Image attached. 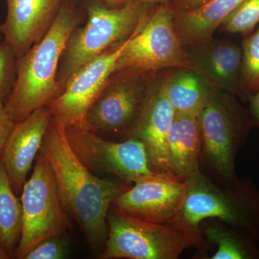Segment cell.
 Listing matches in <instances>:
<instances>
[{
    "instance_id": "obj_1",
    "label": "cell",
    "mask_w": 259,
    "mask_h": 259,
    "mask_svg": "<svg viewBox=\"0 0 259 259\" xmlns=\"http://www.w3.org/2000/svg\"><path fill=\"white\" fill-rule=\"evenodd\" d=\"M40 151L50 163L66 210L76 220L91 248L100 249L106 241L107 218L112 202L131 185L100 178L89 170L71 148L66 126L54 117Z\"/></svg>"
},
{
    "instance_id": "obj_2",
    "label": "cell",
    "mask_w": 259,
    "mask_h": 259,
    "mask_svg": "<svg viewBox=\"0 0 259 259\" xmlns=\"http://www.w3.org/2000/svg\"><path fill=\"white\" fill-rule=\"evenodd\" d=\"M81 19L74 7L62 3L49 31L18 58L15 85L5 102L15 123L47 106L61 93L57 76L61 57Z\"/></svg>"
},
{
    "instance_id": "obj_3",
    "label": "cell",
    "mask_w": 259,
    "mask_h": 259,
    "mask_svg": "<svg viewBox=\"0 0 259 259\" xmlns=\"http://www.w3.org/2000/svg\"><path fill=\"white\" fill-rule=\"evenodd\" d=\"M184 182L185 199L174 221L201 231L202 221L214 218L248 232L259 245V189L250 177L219 185L199 170Z\"/></svg>"
},
{
    "instance_id": "obj_4",
    "label": "cell",
    "mask_w": 259,
    "mask_h": 259,
    "mask_svg": "<svg viewBox=\"0 0 259 259\" xmlns=\"http://www.w3.org/2000/svg\"><path fill=\"white\" fill-rule=\"evenodd\" d=\"M197 116L200 168L221 185H234L239 180L236 159L253 127L248 109L242 106L236 96L214 88Z\"/></svg>"
},
{
    "instance_id": "obj_5",
    "label": "cell",
    "mask_w": 259,
    "mask_h": 259,
    "mask_svg": "<svg viewBox=\"0 0 259 259\" xmlns=\"http://www.w3.org/2000/svg\"><path fill=\"white\" fill-rule=\"evenodd\" d=\"M102 259H177L189 248H207L201 231L176 221L148 222L110 207Z\"/></svg>"
},
{
    "instance_id": "obj_6",
    "label": "cell",
    "mask_w": 259,
    "mask_h": 259,
    "mask_svg": "<svg viewBox=\"0 0 259 259\" xmlns=\"http://www.w3.org/2000/svg\"><path fill=\"white\" fill-rule=\"evenodd\" d=\"M153 7L140 0L116 8L90 5L86 24L71 32L61 57L57 76L61 93L66 81L81 66L120 45L144 25Z\"/></svg>"
},
{
    "instance_id": "obj_7",
    "label": "cell",
    "mask_w": 259,
    "mask_h": 259,
    "mask_svg": "<svg viewBox=\"0 0 259 259\" xmlns=\"http://www.w3.org/2000/svg\"><path fill=\"white\" fill-rule=\"evenodd\" d=\"M158 72L126 69L113 73L86 115L88 130L122 141L137 122Z\"/></svg>"
},
{
    "instance_id": "obj_8",
    "label": "cell",
    "mask_w": 259,
    "mask_h": 259,
    "mask_svg": "<svg viewBox=\"0 0 259 259\" xmlns=\"http://www.w3.org/2000/svg\"><path fill=\"white\" fill-rule=\"evenodd\" d=\"M23 224L14 257L23 259L32 248L47 238L63 236L71 228L54 172L40 151L31 177L22 190Z\"/></svg>"
},
{
    "instance_id": "obj_9",
    "label": "cell",
    "mask_w": 259,
    "mask_h": 259,
    "mask_svg": "<svg viewBox=\"0 0 259 259\" xmlns=\"http://www.w3.org/2000/svg\"><path fill=\"white\" fill-rule=\"evenodd\" d=\"M174 19L175 13L166 4L154 8L146 23L130 37L113 73L126 69L148 72L171 68L194 69L177 35Z\"/></svg>"
},
{
    "instance_id": "obj_10",
    "label": "cell",
    "mask_w": 259,
    "mask_h": 259,
    "mask_svg": "<svg viewBox=\"0 0 259 259\" xmlns=\"http://www.w3.org/2000/svg\"><path fill=\"white\" fill-rule=\"evenodd\" d=\"M66 131L73 151L93 173L112 175L128 185L161 175L153 171L146 148L139 140L110 141L79 127H66Z\"/></svg>"
},
{
    "instance_id": "obj_11",
    "label": "cell",
    "mask_w": 259,
    "mask_h": 259,
    "mask_svg": "<svg viewBox=\"0 0 259 259\" xmlns=\"http://www.w3.org/2000/svg\"><path fill=\"white\" fill-rule=\"evenodd\" d=\"M131 36L120 45L94 58L69 78L61 93L48 105L53 117L66 127L88 129L85 119L89 109L113 74L116 61Z\"/></svg>"
},
{
    "instance_id": "obj_12",
    "label": "cell",
    "mask_w": 259,
    "mask_h": 259,
    "mask_svg": "<svg viewBox=\"0 0 259 259\" xmlns=\"http://www.w3.org/2000/svg\"><path fill=\"white\" fill-rule=\"evenodd\" d=\"M185 194L184 181L158 175L135 182L114 199L111 207L148 222L171 223L182 209Z\"/></svg>"
},
{
    "instance_id": "obj_13",
    "label": "cell",
    "mask_w": 259,
    "mask_h": 259,
    "mask_svg": "<svg viewBox=\"0 0 259 259\" xmlns=\"http://www.w3.org/2000/svg\"><path fill=\"white\" fill-rule=\"evenodd\" d=\"M158 73L141 115L125 139L134 138L143 143L153 171L174 177L167 160L166 140L176 112L163 91Z\"/></svg>"
},
{
    "instance_id": "obj_14",
    "label": "cell",
    "mask_w": 259,
    "mask_h": 259,
    "mask_svg": "<svg viewBox=\"0 0 259 259\" xmlns=\"http://www.w3.org/2000/svg\"><path fill=\"white\" fill-rule=\"evenodd\" d=\"M194 66L213 88L240 96L242 49L230 40L213 37L183 46Z\"/></svg>"
},
{
    "instance_id": "obj_15",
    "label": "cell",
    "mask_w": 259,
    "mask_h": 259,
    "mask_svg": "<svg viewBox=\"0 0 259 259\" xmlns=\"http://www.w3.org/2000/svg\"><path fill=\"white\" fill-rule=\"evenodd\" d=\"M62 0H5L6 20L0 33L17 57L25 54L49 31L57 16Z\"/></svg>"
},
{
    "instance_id": "obj_16",
    "label": "cell",
    "mask_w": 259,
    "mask_h": 259,
    "mask_svg": "<svg viewBox=\"0 0 259 259\" xmlns=\"http://www.w3.org/2000/svg\"><path fill=\"white\" fill-rule=\"evenodd\" d=\"M52 117V112L47 105L15 124L1 160L15 194L23 190L32 162L40 152Z\"/></svg>"
},
{
    "instance_id": "obj_17",
    "label": "cell",
    "mask_w": 259,
    "mask_h": 259,
    "mask_svg": "<svg viewBox=\"0 0 259 259\" xmlns=\"http://www.w3.org/2000/svg\"><path fill=\"white\" fill-rule=\"evenodd\" d=\"M166 155L171 175L185 181L200 170L201 135L198 116L177 114L168 131Z\"/></svg>"
},
{
    "instance_id": "obj_18",
    "label": "cell",
    "mask_w": 259,
    "mask_h": 259,
    "mask_svg": "<svg viewBox=\"0 0 259 259\" xmlns=\"http://www.w3.org/2000/svg\"><path fill=\"white\" fill-rule=\"evenodd\" d=\"M158 77L177 114L198 115L214 89L199 72L187 68L162 70Z\"/></svg>"
},
{
    "instance_id": "obj_19",
    "label": "cell",
    "mask_w": 259,
    "mask_h": 259,
    "mask_svg": "<svg viewBox=\"0 0 259 259\" xmlns=\"http://www.w3.org/2000/svg\"><path fill=\"white\" fill-rule=\"evenodd\" d=\"M244 0H209L195 9L175 14L174 24L182 45L212 37L219 26Z\"/></svg>"
},
{
    "instance_id": "obj_20",
    "label": "cell",
    "mask_w": 259,
    "mask_h": 259,
    "mask_svg": "<svg viewBox=\"0 0 259 259\" xmlns=\"http://www.w3.org/2000/svg\"><path fill=\"white\" fill-rule=\"evenodd\" d=\"M204 238L217 246L210 259H259V245L248 232L214 218L199 224Z\"/></svg>"
},
{
    "instance_id": "obj_21",
    "label": "cell",
    "mask_w": 259,
    "mask_h": 259,
    "mask_svg": "<svg viewBox=\"0 0 259 259\" xmlns=\"http://www.w3.org/2000/svg\"><path fill=\"white\" fill-rule=\"evenodd\" d=\"M21 201L12 188L8 173L0 160V245L10 258L14 256L21 236Z\"/></svg>"
},
{
    "instance_id": "obj_22",
    "label": "cell",
    "mask_w": 259,
    "mask_h": 259,
    "mask_svg": "<svg viewBox=\"0 0 259 259\" xmlns=\"http://www.w3.org/2000/svg\"><path fill=\"white\" fill-rule=\"evenodd\" d=\"M240 97L247 100L259 90V28L242 44Z\"/></svg>"
},
{
    "instance_id": "obj_23",
    "label": "cell",
    "mask_w": 259,
    "mask_h": 259,
    "mask_svg": "<svg viewBox=\"0 0 259 259\" xmlns=\"http://www.w3.org/2000/svg\"><path fill=\"white\" fill-rule=\"evenodd\" d=\"M259 23V0H244L221 26L228 33L247 34Z\"/></svg>"
},
{
    "instance_id": "obj_24",
    "label": "cell",
    "mask_w": 259,
    "mask_h": 259,
    "mask_svg": "<svg viewBox=\"0 0 259 259\" xmlns=\"http://www.w3.org/2000/svg\"><path fill=\"white\" fill-rule=\"evenodd\" d=\"M16 54L0 33V100L5 102L14 87L17 76Z\"/></svg>"
},
{
    "instance_id": "obj_25",
    "label": "cell",
    "mask_w": 259,
    "mask_h": 259,
    "mask_svg": "<svg viewBox=\"0 0 259 259\" xmlns=\"http://www.w3.org/2000/svg\"><path fill=\"white\" fill-rule=\"evenodd\" d=\"M67 244L63 236H53L40 242L23 259H61L66 255Z\"/></svg>"
},
{
    "instance_id": "obj_26",
    "label": "cell",
    "mask_w": 259,
    "mask_h": 259,
    "mask_svg": "<svg viewBox=\"0 0 259 259\" xmlns=\"http://www.w3.org/2000/svg\"><path fill=\"white\" fill-rule=\"evenodd\" d=\"M15 124V121L5 107V102L0 100V160Z\"/></svg>"
},
{
    "instance_id": "obj_27",
    "label": "cell",
    "mask_w": 259,
    "mask_h": 259,
    "mask_svg": "<svg viewBox=\"0 0 259 259\" xmlns=\"http://www.w3.org/2000/svg\"><path fill=\"white\" fill-rule=\"evenodd\" d=\"M209 0H171L166 4L175 14L195 9Z\"/></svg>"
},
{
    "instance_id": "obj_28",
    "label": "cell",
    "mask_w": 259,
    "mask_h": 259,
    "mask_svg": "<svg viewBox=\"0 0 259 259\" xmlns=\"http://www.w3.org/2000/svg\"><path fill=\"white\" fill-rule=\"evenodd\" d=\"M248 102V111L253 126L259 129V90L247 98Z\"/></svg>"
},
{
    "instance_id": "obj_29",
    "label": "cell",
    "mask_w": 259,
    "mask_h": 259,
    "mask_svg": "<svg viewBox=\"0 0 259 259\" xmlns=\"http://www.w3.org/2000/svg\"><path fill=\"white\" fill-rule=\"evenodd\" d=\"M102 1L106 3L107 5H110L112 8H116V7L123 6L134 0H102Z\"/></svg>"
},
{
    "instance_id": "obj_30",
    "label": "cell",
    "mask_w": 259,
    "mask_h": 259,
    "mask_svg": "<svg viewBox=\"0 0 259 259\" xmlns=\"http://www.w3.org/2000/svg\"><path fill=\"white\" fill-rule=\"evenodd\" d=\"M140 1L144 4L150 5V6H155V5L167 4L171 0H140Z\"/></svg>"
},
{
    "instance_id": "obj_31",
    "label": "cell",
    "mask_w": 259,
    "mask_h": 259,
    "mask_svg": "<svg viewBox=\"0 0 259 259\" xmlns=\"http://www.w3.org/2000/svg\"><path fill=\"white\" fill-rule=\"evenodd\" d=\"M10 258V257L9 256V255L6 253L4 248H3V246L0 245V259H8Z\"/></svg>"
}]
</instances>
